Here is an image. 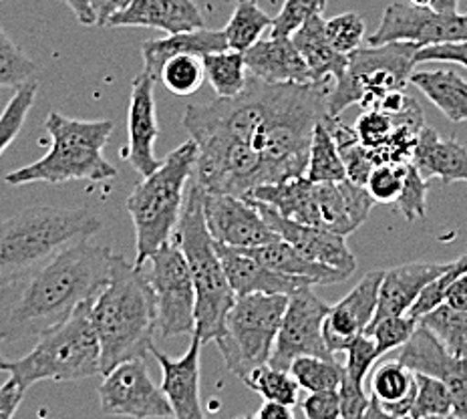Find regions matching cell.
<instances>
[{
    "label": "cell",
    "mask_w": 467,
    "mask_h": 419,
    "mask_svg": "<svg viewBox=\"0 0 467 419\" xmlns=\"http://www.w3.org/2000/svg\"><path fill=\"white\" fill-rule=\"evenodd\" d=\"M111 250L79 240L26 275L0 285V345L38 339L77 307L99 295L111 268Z\"/></svg>",
    "instance_id": "1"
},
{
    "label": "cell",
    "mask_w": 467,
    "mask_h": 419,
    "mask_svg": "<svg viewBox=\"0 0 467 419\" xmlns=\"http://www.w3.org/2000/svg\"><path fill=\"white\" fill-rule=\"evenodd\" d=\"M91 319L101 345V375L130 359H145L158 330L155 295L141 267L111 257L107 285L91 303Z\"/></svg>",
    "instance_id": "2"
},
{
    "label": "cell",
    "mask_w": 467,
    "mask_h": 419,
    "mask_svg": "<svg viewBox=\"0 0 467 419\" xmlns=\"http://www.w3.org/2000/svg\"><path fill=\"white\" fill-rule=\"evenodd\" d=\"M99 230L101 220L89 208L31 206L0 220V285L26 275Z\"/></svg>",
    "instance_id": "3"
},
{
    "label": "cell",
    "mask_w": 467,
    "mask_h": 419,
    "mask_svg": "<svg viewBox=\"0 0 467 419\" xmlns=\"http://www.w3.org/2000/svg\"><path fill=\"white\" fill-rule=\"evenodd\" d=\"M196 160L198 143L190 138L175 148L158 170L143 175L128 196L125 208L135 230V267H143L155 250L173 240Z\"/></svg>",
    "instance_id": "4"
},
{
    "label": "cell",
    "mask_w": 467,
    "mask_h": 419,
    "mask_svg": "<svg viewBox=\"0 0 467 419\" xmlns=\"http://www.w3.org/2000/svg\"><path fill=\"white\" fill-rule=\"evenodd\" d=\"M51 135V148L41 160L6 173L11 186L65 182H107L117 178V170L105 160L103 150L115 130L111 120H73L51 111L45 121Z\"/></svg>",
    "instance_id": "5"
},
{
    "label": "cell",
    "mask_w": 467,
    "mask_h": 419,
    "mask_svg": "<svg viewBox=\"0 0 467 419\" xmlns=\"http://www.w3.org/2000/svg\"><path fill=\"white\" fill-rule=\"evenodd\" d=\"M173 240L188 260L196 288V335L202 343H216L226 329V317L236 303V292L223 272L203 216V188L193 180Z\"/></svg>",
    "instance_id": "6"
},
{
    "label": "cell",
    "mask_w": 467,
    "mask_h": 419,
    "mask_svg": "<svg viewBox=\"0 0 467 419\" xmlns=\"http://www.w3.org/2000/svg\"><path fill=\"white\" fill-rule=\"evenodd\" d=\"M91 300L77 307L61 325L36 339L26 355L3 363L25 389L41 382L71 383L101 373V345L91 319Z\"/></svg>",
    "instance_id": "7"
},
{
    "label": "cell",
    "mask_w": 467,
    "mask_h": 419,
    "mask_svg": "<svg viewBox=\"0 0 467 419\" xmlns=\"http://www.w3.org/2000/svg\"><path fill=\"white\" fill-rule=\"evenodd\" d=\"M420 48L415 43L393 41L367 48L358 47L348 53L347 71L327 95V115L340 117L355 103L363 110H373L387 93L405 89Z\"/></svg>",
    "instance_id": "8"
},
{
    "label": "cell",
    "mask_w": 467,
    "mask_h": 419,
    "mask_svg": "<svg viewBox=\"0 0 467 419\" xmlns=\"http://www.w3.org/2000/svg\"><path fill=\"white\" fill-rule=\"evenodd\" d=\"M286 305L288 295L254 292L236 297L223 335L216 340L230 373L244 379L252 369L270 361Z\"/></svg>",
    "instance_id": "9"
},
{
    "label": "cell",
    "mask_w": 467,
    "mask_h": 419,
    "mask_svg": "<svg viewBox=\"0 0 467 419\" xmlns=\"http://www.w3.org/2000/svg\"><path fill=\"white\" fill-rule=\"evenodd\" d=\"M148 262V280L155 295L161 339L193 335L196 333V288L180 245L171 240L170 245L155 250Z\"/></svg>",
    "instance_id": "10"
},
{
    "label": "cell",
    "mask_w": 467,
    "mask_h": 419,
    "mask_svg": "<svg viewBox=\"0 0 467 419\" xmlns=\"http://www.w3.org/2000/svg\"><path fill=\"white\" fill-rule=\"evenodd\" d=\"M328 310L330 307L317 297L313 285L292 292L268 363L288 372L290 363L300 355L335 359L323 337V323Z\"/></svg>",
    "instance_id": "11"
},
{
    "label": "cell",
    "mask_w": 467,
    "mask_h": 419,
    "mask_svg": "<svg viewBox=\"0 0 467 419\" xmlns=\"http://www.w3.org/2000/svg\"><path fill=\"white\" fill-rule=\"evenodd\" d=\"M407 41L420 47L467 41V15L437 13L431 6L393 3L385 8L381 25L368 35V45Z\"/></svg>",
    "instance_id": "12"
},
{
    "label": "cell",
    "mask_w": 467,
    "mask_h": 419,
    "mask_svg": "<svg viewBox=\"0 0 467 419\" xmlns=\"http://www.w3.org/2000/svg\"><path fill=\"white\" fill-rule=\"evenodd\" d=\"M97 397L107 415L173 417L168 397L151 382L143 359H130L105 373L103 383L97 387Z\"/></svg>",
    "instance_id": "13"
},
{
    "label": "cell",
    "mask_w": 467,
    "mask_h": 419,
    "mask_svg": "<svg viewBox=\"0 0 467 419\" xmlns=\"http://www.w3.org/2000/svg\"><path fill=\"white\" fill-rule=\"evenodd\" d=\"M393 359L407 365L413 373H423L443 382L451 393V417L467 419V359L451 355L421 323L407 343L397 349Z\"/></svg>",
    "instance_id": "14"
},
{
    "label": "cell",
    "mask_w": 467,
    "mask_h": 419,
    "mask_svg": "<svg viewBox=\"0 0 467 419\" xmlns=\"http://www.w3.org/2000/svg\"><path fill=\"white\" fill-rule=\"evenodd\" d=\"M203 216L212 238L234 248H256L278 238L254 202L232 194L203 192Z\"/></svg>",
    "instance_id": "15"
},
{
    "label": "cell",
    "mask_w": 467,
    "mask_h": 419,
    "mask_svg": "<svg viewBox=\"0 0 467 419\" xmlns=\"http://www.w3.org/2000/svg\"><path fill=\"white\" fill-rule=\"evenodd\" d=\"M381 280L383 270L367 272L343 300L330 307L323 323V337L330 353H345L350 343L373 323L379 307Z\"/></svg>",
    "instance_id": "16"
},
{
    "label": "cell",
    "mask_w": 467,
    "mask_h": 419,
    "mask_svg": "<svg viewBox=\"0 0 467 419\" xmlns=\"http://www.w3.org/2000/svg\"><path fill=\"white\" fill-rule=\"evenodd\" d=\"M155 81L150 73L135 77L128 107V148L125 160L140 175H150L160 168L155 141L160 138L158 107H155Z\"/></svg>",
    "instance_id": "17"
},
{
    "label": "cell",
    "mask_w": 467,
    "mask_h": 419,
    "mask_svg": "<svg viewBox=\"0 0 467 419\" xmlns=\"http://www.w3.org/2000/svg\"><path fill=\"white\" fill-rule=\"evenodd\" d=\"M250 202L256 204V208L268 222V226L275 230L280 238H285L296 250L303 252L306 258L323 262L327 267L345 270L348 275H353L357 270V258L353 252L348 250L345 236H340V234L330 232L327 228L288 220L285 216H280V214L275 208H270L268 204H262L256 200Z\"/></svg>",
    "instance_id": "18"
},
{
    "label": "cell",
    "mask_w": 467,
    "mask_h": 419,
    "mask_svg": "<svg viewBox=\"0 0 467 419\" xmlns=\"http://www.w3.org/2000/svg\"><path fill=\"white\" fill-rule=\"evenodd\" d=\"M202 339L193 333L192 343L186 355L180 359H171L155 347L150 349L155 361L161 367V392L168 397L173 409V417L178 419H203L206 412L202 407L200 399V353Z\"/></svg>",
    "instance_id": "19"
},
{
    "label": "cell",
    "mask_w": 467,
    "mask_h": 419,
    "mask_svg": "<svg viewBox=\"0 0 467 419\" xmlns=\"http://www.w3.org/2000/svg\"><path fill=\"white\" fill-rule=\"evenodd\" d=\"M213 245H216L223 272H226L230 287L236 292V297L254 295V292L290 297L292 292H296L303 287H317L310 278L282 275V272L268 268L256 257H252L246 248L226 246L216 240H213Z\"/></svg>",
    "instance_id": "20"
},
{
    "label": "cell",
    "mask_w": 467,
    "mask_h": 419,
    "mask_svg": "<svg viewBox=\"0 0 467 419\" xmlns=\"http://www.w3.org/2000/svg\"><path fill=\"white\" fill-rule=\"evenodd\" d=\"M320 214V228L350 236L368 218L375 200L365 186L347 180L315 182Z\"/></svg>",
    "instance_id": "21"
},
{
    "label": "cell",
    "mask_w": 467,
    "mask_h": 419,
    "mask_svg": "<svg viewBox=\"0 0 467 419\" xmlns=\"http://www.w3.org/2000/svg\"><path fill=\"white\" fill-rule=\"evenodd\" d=\"M107 26H145L158 28L168 35L196 31L206 26L200 6L193 0H133L117 13Z\"/></svg>",
    "instance_id": "22"
},
{
    "label": "cell",
    "mask_w": 467,
    "mask_h": 419,
    "mask_svg": "<svg viewBox=\"0 0 467 419\" xmlns=\"http://www.w3.org/2000/svg\"><path fill=\"white\" fill-rule=\"evenodd\" d=\"M250 75L268 83H315L292 37L260 38L244 53Z\"/></svg>",
    "instance_id": "23"
},
{
    "label": "cell",
    "mask_w": 467,
    "mask_h": 419,
    "mask_svg": "<svg viewBox=\"0 0 467 419\" xmlns=\"http://www.w3.org/2000/svg\"><path fill=\"white\" fill-rule=\"evenodd\" d=\"M450 267L451 262H445V265L409 262V265L385 270L381 288H379V307L375 319L405 315L409 307L415 303V299L420 297V292Z\"/></svg>",
    "instance_id": "24"
},
{
    "label": "cell",
    "mask_w": 467,
    "mask_h": 419,
    "mask_svg": "<svg viewBox=\"0 0 467 419\" xmlns=\"http://www.w3.org/2000/svg\"><path fill=\"white\" fill-rule=\"evenodd\" d=\"M411 162L425 180L467 183V148L455 138H441L431 128H423L417 135Z\"/></svg>",
    "instance_id": "25"
},
{
    "label": "cell",
    "mask_w": 467,
    "mask_h": 419,
    "mask_svg": "<svg viewBox=\"0 0 467 419\" xmlns=\"http://www.w3.org/2000/svg\"><path fill=\"white\" fill-rule=\"evenodd\" d=\"M292 41H295L300 55L305 57L315 83H335L347 71L348 55L338 53L330 45L323 15L308 18L303 26L296 28L292 33Z\"/></svg>",
    "instance_id": "26"
},
{
    "label": "cell",
    "mask_w": 467,
    "mask_h": 419,
    "mask_svg": "<svg viewBox=\"0 0 467 419\" xmlns=\"http://www.w3.org/2000/svg\"><path fill=\"white\" fill-rule=\"evenodd\" d=\"M223 48H228L223 31H210L206 26L188 33L168 35L165 38H153V41H145L141 45L143 71L150 73L155 81H160L161 67L168 58L180 53H193L203 57L208 53L223 51Z\"/></svg>",
    "instance_id": "27"
},
{
    "label": "cell",
    "mask_w": 467,
    "mask_h": 419,
    "mask_svg": "<svg viewBox=\"0 0 467 419\" xmlns=\"http://www.w3.org/2000/svg\"><path fill=\"white\" fill-rule=\"evenodd\" d=\"M246 250L268 268L282 272V275L310 278L315 285H337V282H343L350 277L345 270L327 267L323 262L306 258L303 252L296 250L290 242L280 236L266 242V245Z\"/></svg>",
    "instance_id": "28"
},
{
    "label": "cell",
    "mask_w": 467,
    "mask_h": 419,
    "mask_svg": "<svg viewBox=\"0 0 467 419\" xmlns=\"http://www.w3.org/2000/svg\"><path fill=\"white\" fill-rule=\"evenodd\" d=\"M409 85L420 89L447 120L467 121V81L451 69L413 71Z\"/></svg>",
    "instance_id": "29"
},
{
    "label": "cell",
    "mask_w": 467,
    "mask_h": 419,
    "mask_svg": "<svg viewBox=\"0 0 467 419\" xmlns=\"http://www.w3.org/2000/svg\"><path fill=\"white\" fill-rule=\"evenodd\" d=\"M272 21L275 18L256 0H238L228 25L222 28L228 48L246 53L252 45L260 41L268 28H272Z\"/></svg>",
    "instance_id": "30"
},
{
    "label": "cell",
    "mask_w": 467,
    "mask_h": 419,
    "mask_svg": "<svg viewBox=\"0 0 467 419\" xmlns=\"http://www.w3.org/2000/svg\"><path fill=\"white\" fill-rule=\"evenodd\" d=\"M203 69H206V81L218 97L240 95L250 77L244 53L232 48L203 55Z\"/></svg>",
    "instance_id": "31"
},
{
    "label": "cell",
    "mask_w": 467,
    "mask_h": 419,
    "mask_svg": "<svg viewBox=\"0 0 467 419\" xmlns=\"http://www.w3.org/2000/svg\"><path fill=\"white\" fill-rule=\"evenodd\" d=\"M306 178L310 182H340L347 180V168L343 155L338 152V143L327 128L325 120L315 125L313 140H310Z\"/></svg>",
    "instance_id": "32"
},
{
    "label": "cell",
    "mask_w": 467,
    "mask_h": 419,
    "mask_svg": "<svg viewBox=\"0 0 467 419\" xmlns=\"http://www.w3.org/2000/svg\"><path fill=\"white\" fill-rule=\"evenodd\" d=\"M451 355L467 359V310L440 305L420 319Z\"/></svg>",
    "instance_id": "33"
},
{
    "label": "cell",
    "mask_w": 467,
    "mask_h": 419,
    "mask_svg": "<svg viewBox=\"0 0 467 419\" xmlns=\"http://www.w3.org/2000/svg\"><path fill=\"white\" fill-rule=\"evenodd\" d=\"M252 392L258 393L265 402H278L295 407L298 405L300 385L286 369H278L270 363L260 365L242 379Z\"/></svg>",
    "instance_id": "34"
},
{
    "label": "cell",
    "mask_w": 467,
    "mask_h": 419,
    "mask_svg": "<svg viewBox=\"0 0 467 419\" xmlns=\"http://www.w3.org/2000/svg\"><path fill=\"white\" fill-rule=\"evenodd\" d=\"M371 393L381 403H395L417 392L415 373L397 359H385L371 369Z\"/></svg>",
    "instance_id": "35"
},
{
    "label": "cell",
    "mask_w": 467,
    "mask_h": 419,
    "mask_svg": "<svg viewBox=\"0 0 467 419\" xmlns=\"http://www.w3.org/2000/svg\"><path fill=\"white\" fill-rule=\"evenodd\" d=\"M290 375L305 392H325V389H338L343 382V365L337 359L300 355L290 363Z\"/></svg>",
    "instance_id": "36"
},
{
    "label": "cell",
    "mask_w": 467,
    "mask_h": 419,
    "mask_svg": "<svg viewBox=\"0 0 467 419\" xmlns=\"http://www.w3.org/2000/svg\"><path fill=\"white\" fill-rule=\"evenodd\" d=\"M165 89L178 97H190L206 81L203 57L193 53H180L165 61L160 73Z\"/></svg>",
    "instance_id": "37"
},
{
    "label": "cell",
    "mask_w": 467,
    "mask_h": 419,
    "mask_svg": "<svg viewBox=\"0 0 467 419\" xmlns=\"http://www.w3.org/2000/svg\"><path fill=\"white\" fill-rule=\"evenodd\" d=\"M36 91H38L36 79L16 87L11 101L6 103L5 111L0 113V155L6 152L8 145L16 140L18 133H21L23 125L26 121V115L35 105Z\"/></svg>",
    "instance_id": "38"
},
{
    "label": "cell",
    "mask_w": 467,
    "mask_h": 419,
    "mask_svg": "<svg viewBox=\"0 0 467 419\" xmlns=\"http://www.w3.org/2000/svg\"><path fill=\"white\" fill-rule=\"evenodd\" d=\"M417 393L411 407L413 419H427V417H451L453 402L450 389L443 382L430 375L415 373Z\"/></svg>",
    "instance_id": "39"
},
{
    "label": "cell",
    "mask_w": 467,
    "mask_h": 419,
    "mask_svg": "<svg viewBox=\"0 0 467 419\" xmlns=\"http://www.w3.org/2000/svg\"><path fill=\"white\" fill-rule=\"evenodd\" d=\"M38 65L31 61L0 25V87L16 89L23 83L36 79Z\"/></svg>",
    "instance_id": "40"
},
{
    "label": "cell",
    "mask_w": 467,
    "mask_h": 419,
    "mask_svg": "<svg viewBox=\"0 0 467 419\" xmlns=\"http://www.w3.org/2000/svg\"><path fill=\"white\" fill-rule=\"evenodd\" d=\"M420 320L405 315H391L383 319H375L371 325L367 327L365 333L375 339L377 345V355L379 359L397 351L401 345H405L409 337L415 333Z\"/></svg>",
    "instance_id": "41"
},
{
    "label": "cell",
    "mask_w": 467,
    "mask_h": 419,
    "mask_svg": "<svg viewBox=\"0 0 467 419\" xmlns=\"http://www.w3.org/2000/svg\"><path fill=\"white\" fill-rule=\"evenodd\" d=\"M409 163L411 162H385L375 165L365 183L375 204H393L395 206L405 186Z\"/></svg>",
    "instance_id": "42"
},
{
    "label": "cell",
    "mask_w": 467,
    "mask_h": 419,
    "mask_svg": "<svg viewBox=\"0 0 467 419\" xmlns=\"http://www.w3.org/2000/svg\"><path fill=\"white\" fill-rule=\"evenodd\" d=\"M465 270H467V255L451 260V267L447 268L445 272H441V275L437 277V278H433V280L430 282V285H427V287L420 292V297L415 299V303H413L411 307H409L407 315L420 320V319L425 317L427 313H431L433 309L443 305V303H445V295H447V290H450L451 282H453L457 277H460L462 272H465Z\"/></svg>",
    "instance_id": "43"
},
{
    "label": "cell",
    "mask_w": 467,
    "mask_h": 419,
    "mask_svg": "<svg viewBox=\"0 0 467 419\" xmlns=\"http://www.w3.org/2000/svg\"><path fill=\"white\" fill-rule=\"evenodd\" d=\"M325 6L327 0H285L280 13L272 21V37H292L308 18L323 15Z\"/></svg>",
    "instance_id": "44"
},
{
    "label": "cell",
    "mask_w": 467,
    "mask_h": 419,
    "mask_svg": "<svg viewBox=\"0 0 467 419\" xmlns=\"http://www.w3.org/2000/svg\"><path fill=\"white\" fill-rule=\"evenodd\" d=\"M325 31L330 45H333L338 53L348 55L353 53L355 48L361 47L367 28L361 15L345 13L333 16L330 21H325Z\"/></svg>",
    "instance_id": "45"
},
{
    "label": "cell",
    "mask_w": 467,
    "mask_h": 419,
    "mask_svg": "<svg viewBox=\"0 0 467 419\" xmlns=\"http://www.w3.org/2000/svg\"><path fill=\"white\" fill-rule=\"evenodd\" d=\"M347 361L343 365V377L357 385H365L368 373L377 363V345L371 335H358L350 347L345 351Z\"/></svg>",
    "instance_id": "46"
},
{
    "label": "cell",
    "mask_w": 467,
    "mask_h": 419,
    "mask_svg": "<svg viewBox=\"0 0 467 419\" xmlns=\"http://www.w3.org/2000/svg\"><path fill=\"white\" fill-rule=\"evenodd\" d=\"M355 135L365 148L377 150L385 145L397 130L393 115H389L381 110H363L361 117L355 123Z\"/></svg>",
    "instance_id": "47"
},
{
    "label": "cell",
    "mask_w": 467,
    "mask_h": 419,
    "mask_svg": "<svg viewBox=\"0 0 467 419\" xmlns=\"http://www.w3.org/2000/svg\"><path fill=\"white\" fill-rule=\"evenodd\" d=\"M427 188H430V180H425L415 168L413 162L409 163L405 186L401 196L395 202L397 210L403 214L405 220H421L425 218V202H427Z\"/></svg>",
    "instance_id": "48"
},
{
    "label": "cell",
    "mask_w": 467,
    "mask_h": 419,
    "mask_svg": "<svg viewBox=\"0 0 467 419\" xmlns=\"http://www.w3.org/2000/svg\"><path fill=\"white\" fill-rule=\"evenodd\" d=\"M300 405V412L306 419H338L340 417V397L338 389H325V392H310Z\"/></svg>",
    "instance_id": "49"
},
{
    "label": "cell",
    "mask_w": 467,
    "mask_h": 419,
    "mask_svg": "<svg viewBox=\"0 0 467 419\" xmlns=\"http://www.w3.org/2000/svg\"><path fill=\"white\" fill-rule=\"evenodd\" d=\"M415 63H453L467 69V41L421 47L415 55Z\"/></svg>",
    "instance_id": "50"
},
{
    "label": "cell",
    "mask_w": 467,
    "mask_h": 419,
    "mask_svg": "<svg viewBox=\"0 0 467 419\" xmlns=\"http://www.w3.org/2000/svg\"><path fill=\"white\" fill-rule=\"evenodd\" d=\"M338 397H340V417L343 419H358L365 417L371 397L365 393V385H357L343 377L338 385Z\"/></svg>",
    "instance_id": "51"
},
{
    "label": "cell",
    "mask_w": 467,
    "mask_h": 419,
    "mask_svg": "<svg viewBox=\"0 0 467 419\" xmlns=\"http://www.w3.org/2000/svg\"><path fill=\"white\" fill-rule=\"evenodd\" d=\"M25 393L26 389L13 375L6 379L5 385L0 387V419H11L16 414Z\"/></svg>",
    "instance_id": "52"
},
{
    "label": "cell",
    "mask_w": 467,
    "mask_h": 419,
    "mask_svg": "<svg viewBox=\"0 0 467 419\" xmlns=\"http://www.w3.org/2000/svg\"><path fill=\"white\" fill-rule=\"evenodd\" d=\"M95 15V25L97 26H107L111 18L121 13L123 8H128L133 0H87Z\"/></svg>",
    "instance_id": "53"
},
{
    "label": "cell",
    "mask_w": 467,
    "mask_h": 419,
    "mask_svg": "<svg viewBox=\"0 0 467 419\" xmlns=\"http://www.w3.org/2000/svg\"><path fill=\"white\" fill-rule=\"evenodd\" d=\"M445 305L453 309L467 310V270L457 277L445 295Z\"/></svg>",
    "instance_id": "54"
},
{
    "label": "cell",
    "mask_w": 467,
    "mask_h": 419,
    "mask_svg": "<svg viewBox=\"0 0 467 419\" xmlns=\"http://www.w3.org/2000/svg\"><path fill=\"white\" fill-rule=\"evenodd\" d=\"M252 417H256V419H292L295 417V412H292L290 405L278 403V402H265Z\"/></svg>",
    "instance_id": "55"
},
{
    "label": "cell",
    "mask_w": 467,
    "mask_h": 419,
    "mask_svg": "<svg viewBox=\"0 0 467 419\" xmlns=\"http://www.w3.org/2000/svg\"><path fill=\"white\" fill-rule=\"evenodd\" d=\"M65 5L71 8L73 15L77 16V21H79L81 25L95 26V15L87 0H65Z\"/></svg>",
    "instance_id": "56"
},
{
    "label": "cell",
    "mask_w": 467,
    "mask_h": 419,
    "mask_svg": "<svg viewBox=\"0 0 467 419\" xmlns=\"http://www.w3.org/2000/svg\"><path fill=\"white\" fill-rule=\"evenodd\" d=\"M430 6L437 13H457V0H431Z\"/></svg>",
    "instance_id": "57"
},
{
    "label": "cell",
    "mask_w": 467,
    "mask_h": 419,
    "mask_svg": "<svg viewBox=\"0 0 467 419\" xmlns=\"http://www.w3.org/2000/svg\"><path fill=\"white\" fill-rule=\"evenodd\" d=\"M409 3L415 5V6H430L431 0H409Z\"/></svg>",
    "instance_id": "58"
},
{
    "label": "cell",
    "mask_w": 467,
    "mask_h": 419,
    "mask_svg": "<svg viewBox=\"0 0 467 419\" xmlns=\"http://www.w3.org/2000/svg\"><path fill=\"white\" fill-rule=\"evenodd\" d=\"M3 363H5V359H3V355H0V373H3Z\"/></svg>",
    "instance_id": "59"
}]
</instances>
